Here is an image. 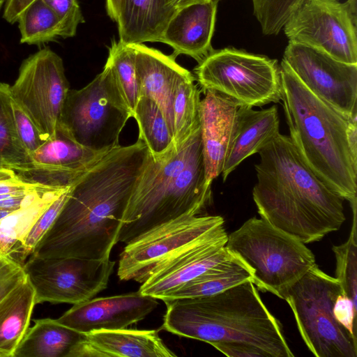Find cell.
I'll use <instances>...</instances> for the list:
<instances>
[{"instance_id":"6da1fadb","label":"cell","mask_w":357,"mask_h":357,"mask_svg":"<svg viewBox=\"0 0 357 357\" xmlns=\"http://www.w3.org/2000/svg\"><path fill=\"white\" fill-rule=\"evenodd\" d=\"M149 155L146 145L139 139L107 153L71 185L52 226L30 255L109 257L118 243L129 199Z\"/></svg>"},{"instance_id":"7a4b0ae2","label":"cell","mask_w":357,"mask_h":357,"mask_svg":"<svg viewBox=\"0 0 357 357\" xmlns=\"http://www.w3.org/2000/svg\"><path fill=\"white\" fill-rule=\"evenodd\" d=\"M258 153L252 197L261 218L305 244L341 227L344 198L305 164L289 136L278 134Z\"/></svg>"},{"instance_id":"3957f363","label":"cell","mask_w":357,"mask_h":357,"mask_svg":"<svg viewBox=\"0 0 357 357\" xmlns=\"http://www.w3.org/2000/svg\"><path fill=\"white\" fill-rule=\"evenodd\" d=\"M162 328L205 342H238L261 350L266 357H294L280 321L262 301L251 280L218 294L163 300Z\"/></svg>"},{"instance_id":"277c9868","label":"cell","mask_w":357,"mask_h":357,"mask_svg":"<svg viewBox=\"0 0 357 357\" xmlns=\"http://www.w3.org/2000/svg\"><path fill=\"white\" fill-rule=\"evenodd\" d=\"M207 182L199 126L178 147L154 160L151 154L131 195L118 242L185 214L204 215L212 199Z\"/></svg>"},{"instance_id":"5b68a950","label":"cell","mask_w":357,"mask_h":357,"mask_svg":"<svg viewBox=\"0 0 357 357\" xmlns=\"http://www.w3.org/2000/svg\"><path fill=\"white\" fill-rule=\"evenodd\" d=\"M280 66V102L292 144L322 181L350 205L356 204L357 155L348 135L357 116L349 118L314 96L283 60Z\"/></svg>"},{"instance_id":"8992f818","label":"cell","mask_w":357,"mask_h":357,"mask_svg":"<svg viewBox=\"0 0 357 357\" xmlns=\"http://www.w3.org/2000/svg\"><path fill=\"white\" fill-rule=\"evenodd\" d=\"M225 248L246 267L255 287L282 299L316 264L304 243L261 218L248 219L227 235Z\"/></svg>"},{"instance_id":"52a82bcc","label":"cell","mask_w":357,"mask_h":357,"mask_svg":"<svg viewBox=\"0 0 357 357\" xmlns=\"http://www.w3.org/2000/svg\"><path fill=\"white\" fill-rule=\"evenodd\" d=\"M342 293L335 277L315 264L284 294L303 342L317 357L357 356L356 337L333 315L334 303Z\"/></svg>"},{"instance_id":"ba28073f","label":"cell","mask_w":357,"mask_h":357,"mask_svg":"<svg viewBox=\"0 0 357 357\" xmlns=\"http://www.w3.org/2000/svg\"><path fill=\"white\" fill-rule=\"evenodd\" d=\"M194 71L204 93L215 91L238 107L280 102V66L276 59L225 47L213 50Z\"/></svg>"},{"instance_id":"9c48e42d","label":"cell","mask_w":357,"mask_h":357,"mask_svg":"<svg viewBox=\"0 0 357 357\" xmlns=\"http://www.w3.org/2000/svg\"><path fill=\"white\" fill-rule=\"evenodd\" d=\"M131 117L106 62L102 71L86 86L69 90L59 124L79 144L108 151L120 145V134Z\"/></svg>"},{"instance_id":"30bf717a","label":"cell","mask_w":357,"mask_h":357,"mask_svg":"<svg viewBox=\"0 0 357 357\" xmlns=\"http://www.w3.org/2000/svg\"><path fill=\"white\" fill-rule=\"evenodd\" d=\"M115 261L109 257L29 256L22 266L35 291L36 304H77L93 298L107 287Z\"/></svg>"},{"instance_id":"8fae6325","label":"cell","mask_w":357,"mask_h":357,"mask_svg":"<svg viewBox=\"0 0 357 357\" xmlns=\"http://www.w3.org/2000/svg\"><path fill=\"white\" fill-rule=\"evenodd\" d=\"M9 89L43 141L52 137L70 90L62 59L48 47L40 49L22 61Z\"/></svg>"},{"instance_id":"7c38bea8","label":"cell","mask_w":357,"mask_h":357,"mask_svg":"<svg viewBox=\"0 0 357 357\" xmlns=\"http://www.w3.org/2000/svg\"><path fill=\"white\" fill-rule=\"evenodd\" d=\"M282 30L289 41L347 63H357L356 0H306Z\"/></svg>"},{"instance_id":"4fadbf2b","label":"cell","mask_w":357,"mask_h":357,"mask_svg":"<svg viewBox=\"0 0 357 357\" xmlns=\"http://www.w3.org/2000/svg\"><path fill=\"white\" fill-rule=\"evenodd\" d=\"M224 222L220 215L185 214L144 232L121 253L119 278L143 283L156 266Z\"/></svg>"},{"instance_id":"5bb4252c","label":"cell","mask_w":357,"mask_h":357,"mask_svg":"<svg viewBox=\"0 0 357 357\" xmlns=\"http://www.w3.org/2000/svg\"><path fill=\"white\" fill-rule=\"evenodd\" d=\"M282 60L314 96L349 118L357 116V63L289 41Z\"/></svg>"},{"instance_id":"9a60e30c","label":"cell","mask_w":357,"mask_h":357,"mask_svg":"<svg viewBox=\"0 0 357 357\" xmlns=\"http://www.w3.org/2000/svg\"><path fill=\"white\" fill-rule=\"evenodd\" d=\"M224 225L156 266L139 291L162 300L190 280L233 256L227 250Z\"/></svg>"},{"instance_id":"2e32d148","label":"cell","mask_w":357,"mask_h":357,"mask_svg":"<svg viewBox=\"0 0 357 357\" xmlns=\"http://www.w3.org/2000/svg\"><path fill=\"white\" fill-rule=\"evenodd\" d=\"M109 151H96L79 144L59 124L55 135L31 155V167L15 174L27 183L67 188Z\"/></svg>"},{"instance_id":"e0dca14e","label":"cell","mask_w":357,"mask_h":357,"mask_svg":"<svg viewBox=\"0 0 357 357\" xmlns=\"http://www.w3.org/2000/svg\"><path fill=\"white\" fill-rule=\"evenodd\" d=\"M158 305L157 298L139 291L93 298L74 304L56 321L82 333L121 329L144 319Z\"/></svg>"},{"instance_id":"ac0fdd59","label":"cell","mask_w":357,"mask_h":357,"mask_svg":"<svg viewBox=\"0 0 357 357\" xmlns=\"http://www.w3.org/2000/svg\"><path fill=\"white\" fill-rule=\"evenodd\" d=\"M218 3L211 0L177 9L160 42L173 49L172 56L187 55L199 63L213 50Z\"/></svg>"},{"instance_id":"d6986e66","label":"cell","mask_w":357,"mask_h":357,"mask_svg":"<svg viewBox=\"0 0 357 357\" xmlns=\"http://www.w3.org/2000/svg\"><path fill=\"white\" fill-rule=\"evenodd\" d=\"M175 357L156 330H99L84 333L70 357Z\"/></svg>"},{"instance_id":"ffe728a7","label":"cell","mask_w":357,"mask_h":357,"mask_svg":"<svg viewBox=\"0 0 357 357\" xmlns=\"http://www.w3.org/2000/svg\"><path fill=\"white\" fill-rule=\"evenodd\" d=\"M204 93L199 121L206 178L212 183L222 173L238 106L215 91Z\"/></svg>"},{"instance_id":"44dd1931","label":"cell","mask_w":357,"mask_h":357,"mask_svg":"<svg viewBox=\"0 0 357 357\" xmlns=\"http://www.w3.org/2000/svg\"><path fill=\"white\" fill-rule=\"evenodd\" d=\"M135 52V68L140 96L153 100L160 107L173 135L172 105L179 81L190 72L176 57L144 44L131 45Z\"/></svg>"},{"instance_id":"7402d4cb","label":"cell","mask_w":357,"mask_h":357,"mask_svg":"<svg viewBox=\"0 0 357 357\" xmlns=\"http://www.w3.org/2000/svg\"><path fill=\"white\" fill-rule=\"evenodd\" d=\"M279 130L280 119L275 105L259 110L238 107L221 173L223 181L244 160L258 153L280 134Z\"/></svg>"},{"instance_id":"603a6c76","label":"cell","mask_w":357,"mask_h":357,"mask_svg":"<svg viewBox=\"0 0 357 357\" xmlns=\"http://www.w3.org/2000/svg\"><path fill=\"white\" fill-rule=\"evenodd\" d=\"M177 8L171 0H121L116 22L126 45L161 42Z\"/></svg>"},{"instance_id":"cb8c5ba5","label":"cell","mask_w":357,"mask_h":357,"mask_svg":"<svg viewBox=\"0 0 357 357\" xmlns=\"http://www.w3.org/2000/svg\"><path fill=\"white\" fill-rule=\"evenodd\" d=\"M68 188L46 187L31 191L26 195L20 208L1 219L0 256L15 259L22 241L35 222Z\"/></svg>"},{"instance_id":"d4e9b609","label":"cell","mask_w":357,"mask_h":357,"mask_svg":"<svg viewBox=\"0 0 357 357\" xmlns=\"http://www.w3.org/2000/svg\"><path fill=\"white\" fill-rule=\"evenodd\" d=\"M35 305V291L26 275L0 301V357H13Z\"/></svg>"},{"instance_id":"484cf974","label":"cell","mask_w":357,"mask_h":357,"mask_svg":"<svg viewBox=\"0 0 357 357\" xmlns=\"http://www.w3.org/2000/svg\"><path fill=\"white\" fill-rule=\"evenodd\" d=\"M17 347L13 357H70L84 333L52 319L34 320Z\"/></svg>"},{"instance_id":"4316f807","label":"cell","mask_w":357,"mask_h":357,"mask_svg":"<svg viewBox=\"0 0 357 357\" xmlns=\"http://www.w3.org/2000/svg\"><path fill=\"white\" fill-rule=\"evenodd\" d=\"M251 278L246 267L232 257L190 280L162 301L214 295Z\"/></svg>"},{"instance_id":"83f0119b","label":"cell","mask_w":357,"mask_h":357,"mask_svg":"<svg viewBox=\"0 0 357 357\" xmlns=\"http://www.w3.org/2000/svg\"><path fill=\"white\" fill-rule=\"evenodd\" d=\"M132 117L138 125V138L145 143L154 160L162 158L174 148L171 129L160 107L153 100L140 96Z\"/></svg>"},{"instance_id":"f1b7e54d","label":"cell","mask_w":357,"mask_h":357,"mask_svg":"<svg viewBox=\"0 0 357 357\" xmlns=\"http://www.w3.org/2000/svg\"><path fill=\"white\" fill-rule=\"evenodd\" d=\"M195 77L191 73L178 82L172 105L173 143L178 149L199 126V107L200 91L195 83Z\"/></svg>"},{"instance_id":"f546056e","label":"cell","mask_w":357,"mask_h":357,"mask_svg":"<svg viewBox=\"0 0 357 357\" xmlns=\"http://www.w3.org/2000/svg\"><path fill=\"white\" fill-rule=\"evenodd\" d=\"M17 22L21 43L40 46L61 38L59 20L43 0H35L30 3Z\"/></svg>"},{"instance_id":"4dcf8cb0","label":"cell","mask_w":357,"mask_h":357,"mask_svg":"<svg viewBox=\"0 0 357 357\" xmlns=\"http://www.w3.org/2000/svg\"><path fill=\"white\" fill-rule=\"evenodd\" d=\"M106 62L111 66L119 91L132 115L140 97L135 50L131 45L112 40Z\"/></svg>"},{"instance_id":"1f68e13d","label":"cell","mask_w":357,"mask_h":357,"mask_svg":"<svg viewBox=\"0 0 357 357\" xmlns=\"http://www.w3.org/2000/svg\"><path fill=\"white\" fill-rule=\"evenodd\" d=\"M353 221L347 241L332 248L336 261L335 278L343 294L356 304L357 296V205L351 206Z\"/></svg>"},{"instance_id":"d6a6232c","label":"cell","mask_w":357,"mask_h":357,"mask_svg":"<svg viewBox=\"0 0 357 357\" xmlns=\"http://www.w3.org/2000/svg\"><path fill=\"white\" fill-rule=\"evenodd\" d=\"M31 165V155L20 140L0 100V168L17 173L29 169Z\"/></svg>"},{"instance_id":"836d02e7","label":"cell","mask_w":357,"mask_h":357,"mask_svg":"<svg viewBox=\"0 0 357 357\" xmlns=\"http://www.w3.org/2000/svg\"><path fill=\"white\" fill-rule=\"evenodd\" d=\"M306 0H251L253 14L264 35L278 34Z\"/></svg>"},{"instance_id":"e575fe53","label":"cell","mask_w":357,"mask_h":357,"mask_svg":"<svg viewBox=\"0 0 357 357\" xmlns=\"http://www.w3.org/2000/svg\"><path fill=\"white\" fill-rule=\"evenodd\" d=\"M9 87L8 84L0 83V100L20 140L31 155L45 142L29 117L12 98Z\"/></svg>"},{"instance_id":"d590c367","label":"cell","mask_w":357,"mask_h":357,"mask_svg":"<svg viewBox=\"0 0 357 357\" xmlns=\"http://www.w3.org/2000/svg\"><path fill=\"white\" fill-rule=\"evenodd\" d=\"M70 187L63 192L35 222L22 241L15 256V261L23 264L24 260L32 253L36 245L50 229L57 218L68 198Z\"/></svg>"},{"instance_id":"8d00e7d4","label":"cell","mask_w":357,"mask_h":357,"mask_svg":"<svg viewBox=\"0 0 357 357\" xmlns=\"http://www.w3.org/2000/svg\"><path fill=\"white\" fill-rule=\"evenodd\" d=\"M56 15L60 24V37L76 35L79 24L84 19L77 0H43Z\"/></svg>"},{"instance_id":"74e56055","label":"cell","mask_w":357,"mask_h":357,"mask_svg":"<svg viewBox=\"0 0 357 357\" xmlns=\"http://www.w3.org/2000/svg\"><path fill=\"white\" fill-rule=\"evenodd\" d=\"M25 278L22 264L12 258L0 256V301Z\"/></svg>"},{"instance_id":"f35d334b","label":"cell","mask_w":357,"mask_h":357,"mask_svg":"<svg viewBox=\"0 0 357 357\" xmlns=\"http://www.w3.org/2000/svg\"><path fill=\"white\" fill-rule=\"evenodd\" d=\"M333 312L335 319L352 335L356 337V304L342 293L334 303Z\"/></svg>"},{"instance_id":"ab89813d","label":"cell","mask_w":357,"mask_h":357,"mask_svg":"<svg viewBox=\"0 0 357 357\" xmlns=\"http://www.w3.org/2000/svg\"><path fill=\"white\" fill-rule=\"evenodd\" d=\"M212 346L229 357H266L259 349L242 342H217Z\"/></svg>"},{"instance_id":"60d3db41","label":"cell","mask_w":357,"mask_h":357,"mask_svg":"<svg viewBox=\"0 0 357 357\" xmlns=\"http://www.w3.org/2000/svg\"><path fill=\"white\" fill-rule=\"evenodd\" d=\"M45 187L47 186L23 181L16 176L13 178L0 181V195L12 193L29 192Z\"/></svg>"},{"instance_id":"b9f144b4","label":"cell","mask_w":357,"mask_h":357,"mask_svg":"<svg viewBox=\"0 0 357 357\" xmlns=\"http://www.w3.org/2000/svg\"><path fill=\"white\" fill-rule=\"evenodd\" d=\"M35 0H6L3 6V17L8 23L13 24L23 10Z\"/></svg>"},{"instance_id":"7bdbcfd3","label":"cell","mask_w":357,"mask_h":357,"mask_svg":"<svg viewBox=\"0 0 357 357\" xmlns=\"http://www.w3.org/2000/svg\"><path fill=\"white\" fill-rule=\"evenodd\" d=\"M28 193L15 195L1 199L0 208L9 211H15L20 208L24 204Z\"/></svg>"},{"instance_id":"ee69618b","label":"cell","mask_w":357,"mask_h":357,"mask_svg":"<svg viewBox=\"0 0 357 357\" xmlns=\"http://www.w3.org/2000/svg\"><path fill=\"white\" fill-rule=\"evenodd\" d=\"M121 0H105V8L107 15L116 22Z\"/></svg>"},{"instance_id":"f6af8a7d","label":"cell","mask_w":357,"mask_h":357,"mask_svg":"<svg viewBox=\"0 0 357 357\" xmlns=\"http://www.w3.org/2000/svg\"><path fill=\"white\" fill-rule=\"evenodd\" d=\"M174 6L178 9L189 5L206 2L211 0H171Z\"/></svg>"},{"instance_id":"bcb514c9","label":"cell","mask_w":357,"mask_h":357,"mask_svg":"<svg viewBox=\"0 0 357 357\" xmlns=\"http://www.w3.org/2000/svg\"><path fill=\"white\" fill-rule=\"evenodd\" d=\"M15 172L10 169L0 168V181L7 180L16 177Z\"/></svg>"},{"instance_id":"7dc6e473","label":"cell","mask_w":357,"mask_h":357,"mask_svg":"<svg viewBox=\"0 0 357 357\" xmlns=\"http://www.w3.org/2000/svg\"><path fill=\"white\" fill-rule=\"evenodd\" d=\"M13 211L6 210L3 208H0V220L4 218L6 215L9 214Z\"/></svg>"},{"instance_id":"c3c4849f","label":"cell","mask_w":357,"mask_h":357,"mask_svg":"<svg viewBox=\"0 0 357 357\" xmlns=\"http://www.w3.org/2000/svg\"><path fill=\"white\" fill-rule=\"evenodd\" d=\"M6 0H0V10L3 7Z\"/></svg>"},{"instance_id":"681fc988","label":"cell","mask_w":357,"mask_h":357,"mask_svg":"<svg viewBox=\"0 0 357 357\" xmlns=\"http://www.w3.org/2000/svg\"><path fill=\"white\" fill-rule=\"evenodd\" d=\"M215 1H218H218H220V0H215Z\"/></svg>"}]
</instances>
